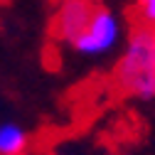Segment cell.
I'll return each instance as SVG.
<instances>
[{"mask_svg": "<svg viewBox=\"0 0 155 155\" xmlns=\"http://www.w3.org/2000/svg\"><path fill=\"white\" fill-rule=\"evenodd\" d=\"M116 84L126 94L138 99H153L155 96V59H153V30L135 27L123 59L116 69Z\"/></svg>", "mask_w": 155, "mask_h": 155, "instance_id": "obj_1", "label": "cell"}, {"mask_svg": "<svg viewBox=\"0 0 155 155\" xmlns=\"http://www.w3.org/2000/svg\"><path fill=\"white\" fill-rule=\"evenodd\" d=\"M118 35H121V27H118L116 15L99 8L94 12L91 22L86 25V30L76 37L74 47L81 54H104L118 42Z\"/></svg>", "mask_w": 155, "mask_h": 155, "instance_id": "obj_2", "label": "cell"}, {"mask_svg": "<svg viewBox=\"0 0 155 155\" xmlns=\"http://www.w3.org/2000/svg\"><path fill=\"white\" fill-rule=\"evenodd\" d=\"M96 10H99L96 0H62L59 10L54 15V22H52L54 37L74 45L76 37H79L86 30V25L91 22Z\"/></svg>", "mask_w": 155, "mask_h": 155, "instance_id": "obj_3", "label": "cell"}, {"mask_svg": "<svg viewBox=\"0 0 155 155\" xmlns=\"http://www.w3.org/2000/svg\"><path fill=\"white\" fill-rule=\"evenodd\" d=\"M27 145V135L17 126H3L0 128V155H22Z\"/></svg>", "mask_w": 155, "mask_h": 155, "instance_id": "obj_4", "label": "cell"}, {"mask_svg": "<svg viewBox=\"0 0 155 155\" xmlns=\"http://www.w3.org/2000/svg\"><path fill=\"white\" fill-rule=\"evenodd\" d=\"M138 15L143 27L155 30V0H138Z\"/></svg>", "mask_w": 155, "mask_h": 155, "instance_id": "obj_5", "label": "cell"}, {"mask_svg": "<svg viewBox=\"0 0 155 155\" xmlns=\"http://www.w3.org/2000/svg\"><path fill=\"white\" fill-rule=\"evenodd\" d=\"M153 59H155V30H153Z\"/></svg>", "mask_w": 155, "mask_h": 155, "instance_id": "obj_6", "label": "cell"}]
</instances>
